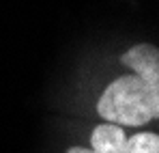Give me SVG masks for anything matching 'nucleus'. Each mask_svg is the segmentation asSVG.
Masks as SVG:
<instances>
[{
  "label": "nucleus",
  "mask_w": 159,
  "mask_h": 153,
  "mask_svg": "<svg viewBox=\"0 0 159 153\" xmlns=\"http://www.w3.org/2000/svg\"><path fill=\"white\" fill-rule=\"evenodd\" d=\"M97 112L106 123L118 127H142L159 114V88L135 74L116 78L97 102Z\"/></svg>",
  "instance_id": "nucleus-1"
},
{
  "label": "nucleus",
  "mask_w": 159,
  "mask_h": 153,
  "mask_svg": "<svg viewBox=\"0 0 159 153\" xmlns=\"http://www.w3.org/2000/svg\"><path fill=\"white\" fill-rule=\"evenodd\" d=\"M120 60L127 67H131L133 74L138 78H142L151 86L159 88V52H157V48H153L148 43L133 45L129 52H125L120 56Z\"/></svg>",
  "instance_id": "nucleus-2"
},
{
  "label": "nucleus",
  "mask_w": 159,
  "mask_h": 153,
  "mask_svg": "<svg viewBox=\"0 0 159 153\" xmlns=\"http://www.w3.org/2000/svg\"><path fill=\"white\" fill-rule=\"evenodd\" d=\"M125 145H127L125 129L114 125V123H103V125H97L93 129L90 149L71 147L67 153H125Z\"/></svg>",
  "instance_id": "nucleus-3"
},
{
  "label": "nucleus",
  "mask_w": 159,
  "mask_h": 153,
  "mask_svg": "<svg viewBox=\"0 0 159 153\" xmlns=\"http://www.w3.org/2000/svg\"><path fill=\"white\" fill-rule=\"evenodd\" d=\"M125 153H159V136L153 131H140L127 138Z\"/></svg>",
  "instance_id": "nucleus-4"
}]
</instances>
